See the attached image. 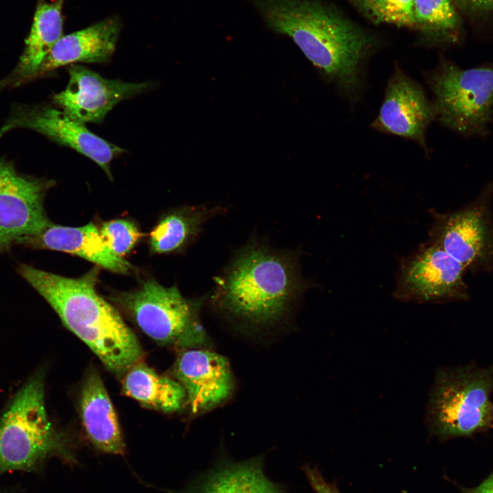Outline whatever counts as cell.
<instances>
[{"label": "cell", "mask_w": 493, "mask_h": 493, "mask_svg": "<svg viewBox=\"0 0 493 493\" xmlns=\"http://www.w3.org/2000/svg\"><path fill=\"white\" fill-rule=\"evenodd\" d=\"M466 271L443 249L427 242L401 262L394 296L418 303L468 301Z\"/></svg>", "instance_id": "9"}, {"label": "cell", "mask_w": 493, "mask_h": 493, "mask_svg": "<svg viewBox=\"0 0 493 493\" xmlns=\"http://www.w3.org/2000/svg\"><path fill=\"white\" fill-rule=\"evenodd\" d=\"M108 299L155 341L182 349L206 348L210 340L199 318L204 297L188 299L176 286L147 279L136 289L113 292Z\"/></svg>", "instance_id": "6"}, {"label": "cell", "mask_w": 493, "mask_h": 493, "mask_svg": "<svg viewBox=\"0 0 493 493\" xmlns=\"http://www.w3.org/2000/svg\"><path fill=\"white\" fill-rule=\"evenodd\" d=\"M44 372L31 375L0 416V475L33 471L51 455L73 461L65 438L50 422Z\"/></svg>", "instance_id": "4"}, {"label": "cell", "mask_w": 493, "mask_h": 493, "mask_svg": "<svg viewBox=\"0 0 493 493\" xmlns=\"http://www.w3.org/2000/svg\"><path fill=\"white\" fill-rule=\"evenodd\" d=\"M435 119L437 110L433 101L428 99L418 83L395 66L372 127L380 132L412 140L428 153L426 132Z\"/></svg>", "instance_id": "12"}, {"label": "cell", "mask_w": 493, "mask_h": 493, "mask_svg": "<svg viewBox=\"0 0 493 493\" xmlns=\"http://www.w3.org/2000/svg\"><path fill=\"white\" fill-rule=\"evenodd\" d=\"M303 470L314 493H341L323 477L317 468L306 466Z\"/></svg>", "instance_id": "26"}, {"label": "cell", "mask_w": 493, "mask_h": 493, "mask_svg": "<svg viewBox=\"0 0 493 493\" xmlns=\"http://www.w3.org/2000/svg\"><path fill=\"white\" fill-rule=\"evenodd\" d=\"M453 1L464 21L475 25L477 30H481V34L487 31L493 40V0Z\"/></svg>", "instance_id": "25"}, {"label": "cell", "mask_w": 493, "mask_h": 493, "mask_svg": "<svg viewBox=\"0 0 493 493\" xmlns=\"http://www.w3.org/2000/svg\"><path fill=\"white\" fill-rule=\"evenodd\" d=\"M69 80L65 90L55 94L54 103L75 121L99 123L119 102L148 90L147 82L130 83L103 78L81 65L67 68Z\"/></svg>", "instance_id": "13"}, {"label": "cell", "mask_w": 493, "mask_h": 493, "mask_svg": "<svg viewBox=\"0 0 493 493\" xmlns=\"http://www.w3.org/2000/svg\"><path fill=\"white\" fill-rule=\"evenodd\" d=\"M222 211L219 206L207 205L184 206L169 211L150 233V251L157 254L182 252L197 239L207 221Z\"/></svg>", "instance_id": "20"}, {"label": "cell", "mask_w": 493, "mask_h": 493, "mask_svg": "<svg viewBox=\"0 0 493 493\" xmlns=\"http://www.w3.org/2000/svg\"><path fill=\"white\" fill-rule=\"evenodd\" d=\"M437 120L465 138H485L493 124V62L464 69L442 58L425 74Z\"/></svg>", "instance_id": "7"}, {"label": "cell", "mask_w": 493, "mask_h": 493, "mask_svg": "<svg viewBox=\"0 0 493 493\" xmlns=\"http://www.w3.org/2000/svg\"><path fill=\"white\" fill-rule=\"evenodd\" d=\"M27 128L94 161L112 179L110 164L125 150L94 134L85 124L62 110L47 105H16L0 129V136L15 128Z\"/></svg>", "instance_id": "11"}, {"label": "cell", "mask_w": 493, "mask_h": 493, "mask_svg": "<svg viewBox=\"0 0 493 493\" xmlns=\"http://www.w3.org/2000/svg\"><path fill=\"white\" fill-rule=\"evenodd\" d=\"M122 390L143 406L164 412H175L186 405V391L177 379L159 375L143 363L124 374Z\"/></svg>", "instance_id": "21"}, {"label": "cell", "mask_w": 493, "mask_h": 493, "mask_svg": "<svg viewBox=\"0 0 493 493\" xmlns=\"http://www.w3.org/2000/svg\"><path fill=\"white\" fill-rule=\"evenodd\" d=\"M493 366L440 369L427 409L429 433L442 440L493 428Z\"/></svg>", "instance_id": "5"}, {"label": "cell", "mask_w": 493, "mask_h": 493, "mask_svg": "<svg viewBox=\"0 0 493 493\" xmlns=\"http://www.w3.org/2000/svg\"><path fill=\"white\" fill-rule=\"evenodd\" d=\"M53 180L23 175L11 162L0 160V252L39 234L52 223L45 209Z\"/></svg>", "instance_id": "10"}, {"label": "cell", "mask_w": 493, "mask_h": 493, "mask_svg": "<svg viewBox=\"0 0 493 493\" xmlns=\"http://www.w3.org/2000/svg\"><path fill=\"white\" fill-rule=\"evenodd\" d=\"M357 8L377 23L399 27L416 26L414 0H354Z\"/></svg>", "instance_id": "23"}, {"label": "cell", "mask_w": 493, "mask_h": 493, "mask_svg": "<svg viewBox=\"0 0 493 493\" xmlns=\"http://www.w3.org/2000/svg\"><path fill=\"white\" fill-rule=\"evenodd\" d=\"M80 414L88 439L99 451L124 455L125 446L112 403L99 372L87 374L80 395Z\"/></svg>", "instance_id": "17"}, {"label": "cell", "mask_w": 493, "mask_h": 493, "mask_svg": "<svg viewBox=\"0 0 493 493\" xmlns=\"http://www.w3.org/2000/svg\"><path fill=\"white\" fill-rule=\"evenodd\" d=\"M99 232L112 253L121 258L129 253L143 236L136 224L126 218L103 223Z\"/></svg>", "instance_id": "24"}, {"label": "cell", "mask_w": 493, "mask_h": 493, "mask_svg": "<svg viewBox=\"0 0 493 493\" xmlns=\"http://www.w3.org/2000/svg\"><path fill=\"white\" fill-rule=\"evenodd\" d=\"M463 492L464 493H493V472L477 487L464 489Z\"/></svg>", "instance_id": "27"}, {"label": "cell", "mask_w": 493, "mask_h": 493, "mask_svg": "<svg viewBox=\"0 0 493 493\" xmlns=\"http://www.w3.org/2000/svg\"><path fill=\"white\" fill-rule=\"evenodd\" d=\"M63 3L64 0L39 1L25 49L15 68L0 82V90L34 79L44 59L63 36Z\"/></svg>", "instance_id": "18"}, {"label": "cell", "mask_w": 493, "mask_h": 493, "mask_svg": "<svg viewBox=\"0 0 493 493\" xmlns=\"http://www.w3.org/2000/svg\"><path fill=\"white\" fill-rule=\"evenodd\" d=\"M216 281L212 303L254 325L280 320L306 288L295 256L256 242L237 252Z\"/></svg>", "instance_id": "3"}, {"label": "cell", "mask_w": 493, "mask_h": 493, "mask_svg": "<svg viewBox=\"0 0 493 493\" xmlns=\"http://www.w3.org/2000/svg\"><path fill=\"white\" fill-rule=\"evenodd\" d=\"M179 493H284L263 469L262 455L234 462L223 459Z\"/></svg>", "instance_id": "19"}, {"label": "cell", "mask_w": 493, "mask_h": 493, "mask_svg": "<svg viewBox=\"0 0 493 493\" xmlns=\"http://www.w3.org/2000/svg\"><path fill=\"white\" fill-rule=\"evenodd\" d=\"M493 181L463 207L440 213L432 210L429 242L443 249L467 270L493 271Z\"/></svg>", "instance_id": "8"}, {"label": "cell", "mask_w": 493, "mask_h": 493, "mask_svg": "<svg viewBox=\"0 0 493 493\" xmlns=\"http://www.w3.org/2000/svg\"><path fill=\"white\" fill-rule=\"evenodd\" d=\"M173 373L186 391V405L193 415L223 404L234 390L227 359L206 348L184 349L177 358Z\"/></svg>", "instance_id": "14"}, {"label": "cell", "mask_w": 493, "mask_h": 493, "mask_svg": "<svg viewBox=\"0 0 493 493\" xmlns=\"http://www.w3.org/2000/svg\"><path fill=\"white\" fill-rule=\"evenodd\" d=\"M416 26L435 44L459 45L464 36V18L453 0H414Z\"/></svg>", "instance_id": "22"}, {"label": "cell", "mask_w": 493, "mask_h": 493, "mask_svg": "<svg viewBox=\"0 0 493 493\" xmlns=\"http://www.w3.org/2000/svg\"><path fill=\"white\" fill-rule=\"evenodd\" d=\"M18 245L75 255L118 274L128 275L134 270L132 264L112 253L92 223L82 227L52 223L39 234L22 240Z\"/></svg>", "instance_id": "15"}, {"label": "cell", "mask_w": 493, "mask_h": 493, "mask_svg": "<svg viewBox=\"0 0 493 493\" xmlns=\"http://www.w3.org/2000/svg\"><path fill=\"white\" fill-rule=\"evenodd\" d=\"M99 267L77 278L20 263L18 274L50 305L64 325L110 370L124 375L142 356L138 338L118 312L97 291Z\"/></svg>", "instance_id": "2"}, {"label": "cell", "mask_w": 493, "mask_h": 493, "mask_svg": "<svg viewBox=\"0 0 493 493\" xmlns=\"http://www.w3.org/2000/svg\"><path fill=\"white\" fill-rule=\"evenodd\" d=\"M267 26L290 37L351 101L359 99L375 39L317 0H252Z\"/></svg>", "instance_id": "1"}, {"label": "cell", "mask_w": 493, "mask_h": 493, "mask_svg": "<svg viewBox=\"0 0 493 493\" xmlns=\"http://www.w3.org/2000/svg\"><path fill=\"white\" fill-rule=\"evenodd\" d=\"M121 21L113 16L63 36L46 56L34 79L77 62L103 63L114 53Z\"/></svg>", "instance_id": "16"}]
</instances>
